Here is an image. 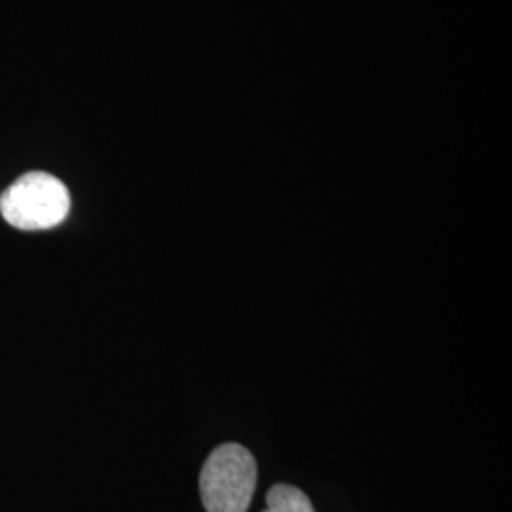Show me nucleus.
I'll list each match as a JSON object with an SVG mask.
<instances>
[{
  "instance_id": "nucleus-3",
  "label": "nucleus",
  "mask_w": 512,
  "mask_h": 512,
  "mask_svg": "<svg viewBox=\"0 0 512 512\" xmlns=\"http://www.w3.org/2000/svg\"><path fill=\"white\" fill-rule=\"evenodd\" d=\"M266 503L264 512H315L308 495L289 484L274 486L266 495Z\"/></svg>"
},
{
  "instance_id": "nucleus-1",
  "label": "nucleus",
  "mask_w": 512,
  "mask_h": 512,
  "mask_svg": "<svg viewBox=\"0 0 512 512\" xmlns=\"http://www.w3.org/2000/svg\"><path fill=\"white\" fill-rule=\"evenodd\" d=\"M256 461L239 444H222L205 461L200 495L207 512H247L255 495Z\"/></svg>"
},
{
  "instance_id": "nucleus-2",
  "label": "nucleus",
  "mask_w": 512,
  "mask_h": 512,
  "mask_svg": "<svg viewBox=\"0 0 512 512\" xmlns=\"http://www.w3.org/2000/svg\"><path fill=\"white\" fill-rule=\"evenodd\" d=\"M71 196L54 175L35 171L19 177L0 196V213L19 230H48L67 219Z\"/></svg>"
}]
</instances>
